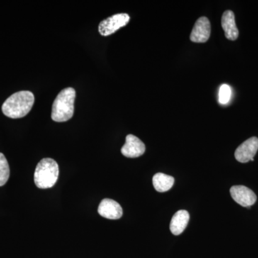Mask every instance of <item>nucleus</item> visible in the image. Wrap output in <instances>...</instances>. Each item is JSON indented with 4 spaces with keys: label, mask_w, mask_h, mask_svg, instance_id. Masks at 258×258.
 <instances>
[{
    "label": "nucleus",
    "mask_w": 258,
    "mask_h": 258,
    "mask_svg": "<svg viewBox=\"0 0 258 258\" xmlns=\"http://www.w3.org/2000/svg\"><path fill=\"white\" fill-rule=\"evenodd\" d=\"M101 217L109 220H118L123 215V210L119 204L111 199H104L100 203L98 209Z\"/></svg>",
    "instance_id": "9"
},
{
    "label": "nucleus",
    "mask_w": 258,
    "mask_h": 258,
    "mask_svg": "<svg viewBox=\"0 0 258 258\" xmlns=\"http://www.w3.org/2000/svg\"><path fill=\"white\" fill-rule=\"evenodd\" d=\"M222 27L225 37L228 40H236L239 36V30L235 23V14L231 10H227L222 17Z\"/></svg>",
    "instance_id": "10"
},
{
    "label": "nucleus",
    "mask_w": 258,
    "mask_h": 258,
    "mask_svg": "<svg viewBox=\"0 0 258 258\" xmlns=\"http://www.w3.org/2000/svg\"><path fill=\"white\" fill-rule=\"evenodd\" d=\"M232 95V91L231 88L228 85H222L219 91V102L222 105L227 104L229 103Z\"/></svg>",
    "instance_id": "14"
},
{
    "label": "nucleus",
    "mask_w": 258,
    "mask_h": 258,
    "mask_svg": "<svg viewBox=\"0 0 258 258\" xmlns=\"http://www.w3.org/2000/svg\"><path fill=\"white\" fill-rule=\"evenodd\" d=\"M258 150V139L251 137L239 146L235 152V159L240 163L254 161V157Z\"/></svg>",
    "instance_id": "5"
},
{
    "label": "nucleus",
    "mask_w": 258,
    "mask_h": 258,
    "mask_svg": "<svg viewBox=\"0 0 258 258\" xmlns=\"http://www.w3.org/2000/svg\"><path fill=\"white\" fill-rule=\"evenodd\" d=\"M76 91L73 88L62 90L53 102L51 118L56 122L67 121L74 113Z\"/></svg>",
    "instance_id": "2"
},
{
    "label": "nucleus",
    "mask_w": 258,
    "mask_h": 258,
    "mask_svg": "<svg viewBox=\"0 0 258 258\" xmlns=\"http://www.w3.org/2000/svg\"><path fill=\"white\" fill-rule=\"evenodd\" d=\"M58 175L59 166L57 163L50 158H45L37 164L34 180L37 187L48 189L55 184Z\"/></svg>",
    "instance_id": "3"
},
{
    "label": "nucleus",
    "mask_w": 258,
    "mask_h": 258,
    "mask_svg": "<svg viewBox=\"0 0 258 258\" xmlns=\"http://www.w3.org/2000/svg\"><path fill=\"white\" fill-rule=\"evenodd\" d=\"M146 151L145 144L132 134H128L125 138V143L121 148V153L128 158H137L143 155Z\"/></svg>",
    "instance_id": "8"
},
{
    "label": "nucleus",
    "mask_w": 258,
    "mask_h": 258,
    "mask_svg": "<svg viewBox=\"0 0 258 258\" xmlns=\"http://www.w3.org/2000/svg\"><path fill=\"white\" fill-rule=\"evenodd\" d=\"M211 34V25L206 17H202L197 20L191 35L190 40L197 43H204L208 41Z\"/></svg>",
    "instance_id": "7"
},
{
    "label": "nucleus",
    "mask_w": 258,
    "mask_h": 258,
    "mask_svg": "<svg viewBox=\"0 0 258 258\" xmlns=\"http://www.w3.org/2000/svg\"><path fill=\"white\" fill-rule=\"evenodd\" d=\"M230 195L236 203L244 208H250L257 201V196L254 191L242 185L232 186Z\"/></svg>",
    "instance_id": "6"
},
{
    "label": "nucleus",
    "mask_w": 258,
    "mask_h": 258,
    "mask_svg": "<svg viewBox=\"0 0 258 258\" xmlns=\"http://www.w3.org/2000/svg\"><path fill=\"white\" fill-rule=\"evenodd\" d=\"M130 17L126 13L112 15L101 22L98 26V31L103 36H108L125 26L128 23Z\"/></svg>",
    "instance_id": "4"
},
{
    "label": "nucleus",
    "mask_w": 258,
    "mask_h": 258,
    "mask_svg": "<svg viewBox=\"0 0 258 258\" xmlns=\"http://www.w3.org/2000/svg\"><path fill=\"white\" fill-rule=\"evenodd\" d=\"M174 178L163 173H157L153 177V185L159 192H165L172 187Z\"/></svg>",
    "instance_id": "12"
},
{
    "label": "nucleus",
    "mask_w": 258,
    "mask_h": 258,
    "mask_svg": "<svg viewBox=\"0 0 258 258\" xmlns=\"http://www.w3.org/2000/svg\"><path fill=\"white\" fill-rule=\"evenodd\" d=\"M35 103L33 93L29 91H19L10 96L3 103L2 110L6 116L20 118L28 114Z\"/></svg>",
    "instance_id": "1"
},
{
    "label": "nucleus",
    "mask_w": 258,
    "mask_h": 258,
    "mask_svg": "<svg viewBox=\"0 0 258 258\" xmlns=\"http://www.w3.org/2000/svg\"><path fill=\"white\" fill-rule=\"evenodd\" d=\"M189 220V212L179 210L174 214L171 220L170 230L174 235H179L184 232Z\"/></svg>",
    "instance_id": "11"
},
{
    "label": "nucleus",
    "mask_w": 258,
    "mask_h": 258,
    "mask_svg": "<svg viewBox=\"0 0 258 258\" xmlns=\"http://www.w3.org/2000/svg\"><path fill=\"white\" fill-rule=\"evenodd\" d=\"M10 166L4 154L0 153V186L6 184L10 177Z\"/></svg>",
    "instance_id": "13"
}]
</instances>
